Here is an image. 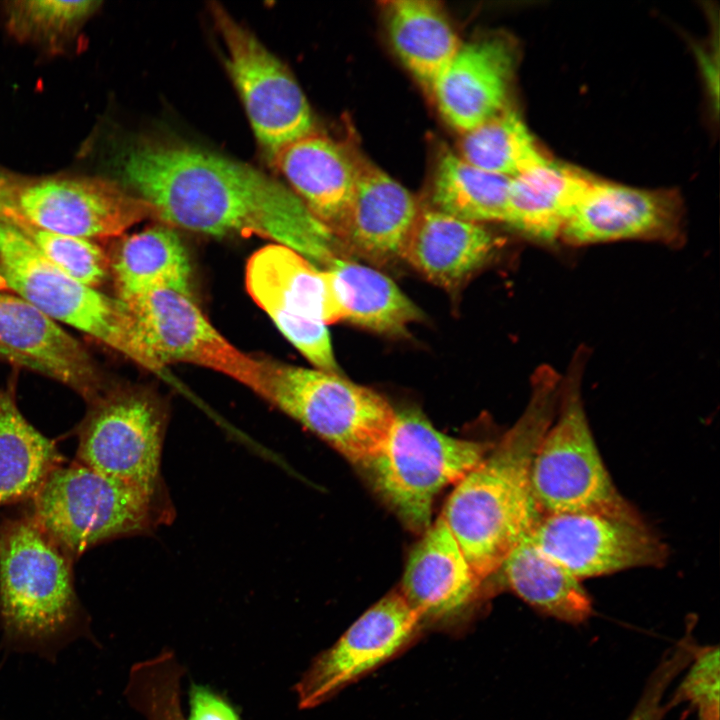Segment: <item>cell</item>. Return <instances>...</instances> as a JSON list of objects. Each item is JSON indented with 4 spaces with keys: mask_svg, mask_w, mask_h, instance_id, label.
<instances>
[{
    "mask_svg": "<svg viewBox=\"0 0 720 720\" xmlns=\"http://www.w3.org/2000/svg\"><path fill=\"white\" fill-rule=\"evenodd\" d=\"M121 174L169 225L214 236L255 234L323 269L346 255L291 189L245 163L189 145L148 142L126 153Z\"/></svg>",
    "mask_w": 720,
    "mask_h": 720,
    "instance_id": "6da1fadb",
    "label": "cell"
},
{
    "mask_svg": "<svg viewBox=\"0 0 720 720\" xmlns=\"http://www.w3.org/2000/svg\"><path fill=\"white\" fill-rule=\"evenodd\" d=\"M560 381L551 366L536 368L525 411L499 445L456 483L440 515L482 581L501 568L539 517L530 467L555 416Z\"/></svg>",
    "mask_w": 720,
    "mask_h": 720,
    "instance_id": "7a4b0ae2",
    "label": "cell"
},
{
    "mask_svg": "<svg viewBox=\"0 0 720 720\" xmlns=\"http://www.w3.org/2000/svg\"><path fill=\"white\" fill-rule=\"evenodd\" d=\"M73 560L24 512L0 521L3 645L46 659L88 632Z\"/></svg>",
    "mask_w": 720,
    "mask_h": 720,
    "instance_id": "3957f363",
    "label": "cell"
},
{
    "mask_svg": "<svg viewBox=\"0 0 720 720\" xmlns=\"http://www.w3.org/2000/svg\"><path fill=\"white\" fill-rule=\"evenodd\" d=\"M25 513L73 561L122 537L150 533L173 519L166 491L152 492L73 461L55 468Z\"/></svg>",
    "mask_w": 720,
    "mask_h": 720,
    "instance_id": "277c9868",
    "label": "cell"
},
{
    "mask_svg": "<svg viewBox=\"0 0 720 720\" xmlns=\"http://www.w3.org/2000/svg\"><path fill=\"white\" fill-rule=\"evenodd\" d=\"M588 354L580 347L561 376L555 416L532 458L530 491L539 516L630 507L605 467L584 409Z\"/></svg>",
    "mask_w": 720,
    "mask_h": 720,
    "instance_id": "5b68a950",
    "label": "cell"
},
{
    "mask_svg": "<svg viewBox=\"0 0 720 720\" xmlns=\"http://www.w3.org/2000/svg\"><path fill=\"white\" fill-rule=\"evenodd\" d=\"M0 278L8 288L55 321L65 323L162 374L147 351L127 304L89 287L52 264L0 214Z\"/></svg>",
    "mask_w": 720,
    "mask_h": 720,
    "instance_id": "8992f818",
    "label": "cell"
},
{
    "mask_svg": "<svg viewBox=\"0 0 720 720\" xmlns=\"http://www.w3.org/2000/svg\"><path fill=\"white\" fill-rule=\"evenodd\" d=\"M262 398L365 466L384 444L396 411L378 392L339 373L264 360Z\"/></svg>",
    "mask_w": 720,
    "mask_h": 720,
    "instance_id": "52a82bcc",
    "label": "cell"
},
{
    "mask_svg": "<svg viewBox=\"0 0 720 720\" xmlns=\"http://www.w3.org/2000/svg\"><path fill=\"white\" fill-rule=\"evenodd\" d=\"M487 445L437 430L416 409L396 411L378 453L364 467L377 492L410 528L431 525L433 503L488 453Z\"/></svg>",
    "mask_w": 720,
    "mask_h": 720,
    "instance_id": "ba28073f",
    "label": "cell"
},
{
    "mask_svg": "<svg viewBox=\"0 0 720 720\" xmlns=\"http://www.w3.org/2000/svg\"><path fill=\"white\" fill-rule=\"evenodd\" d=\"M246 286L257 305L315 368L340 372L327 325L343 321L344 313L329 270L287 246L270 244L249 258Z\"/></svg>",
    "mask_w": 720,
    "mask_h": 720,
    "instance_id": "9c48e42d",
    "label": "cell"
},
{
    "mask_svg": "<svg viewBox=\"0 0 720 720\" xmlns=\"http://www.w3.org/2000/svg\"><path fill=\"white\" fill-rule=\"evenodd\" d=\"M211 15L252 129L272 160L289 144L314 133L309 103L286 66L248 29L216 3Z\"/></svg>",
    "mask_w": 720,
    "mask_h": 720,
    "instance_id": "30bf717a",
    "label": "cell"
},
{
    "mask_svg": "<svg viewBox=\"0 0 720 720\" xmlns=\"http://www.w3.org/2000/svg\"><path fill=\"white\" fill-rule=\"evenodd\" d=\"M535 546L577 579L661 565L663 542L632 507L541 515L528 532Z\"/></svg>",
    "mask_w": 720,
    "mask_h": 720,
    "instance_id": "8fae6325",
    "label": "cell"
},
{
    "mask_svg": "<svg viewBox=\"0 0 720 720\" xmlns=\"http://www.w3.org/2000/svg\"><path fill=\"white\" fill-rule=\"evenodd\" d=\"M78 429L75 461L133 486L166 491L161 457L166 429L162 404L144 392L100 396Z\"/></svg>",
    "mask_w": 720,
    "mask_h": 720,
    "instance_id": "7c38bea8",
    "label": "cell"
},
{
    "mask_svg": "<svg viewBox=\"0 0 720 720\" xmlns=\"http://www.w3.org/2000/svg\"><path fill=\"white\" fill-rule=\"evenodd\" d=\"M141 339L161 367L191 363L220 372L259 396L264 389V359L240 351L209 322L192 294L154 290L129 301Z\"/></svg>",
    "mask_w": 720,
    "mask_h": 720,
    "instance_id": "4fadbf2b",
    "label": "cell"
},
{
    "mask_svg": "<svg viewBox=\"0 0 720 720\" xmlns=\"http://www.w3.org/2000/svg\"><path fill=\"white\" fill-rule=\"evenodd\" d=\"M4 216L80 238L114 237L154 217L148 203L100 178H47L7 182Z\"/></svg>",
    "mask_w": 720,
    "mask_h": 720,
    "instance_id": "5bb4252c",
    "label": "cell"
},
{
    "mask_svg": "<svg viewBox=\"0 0 720 720\" xmlns=\"http://www.w3.org/2000/svg\"><path fill=\"white\" fill-rule=\"evenodd\" d=\"M401 592L370 607L328 649L316 656L295 686L300 709L321 705L342 688L383 664L422 628Z\"/></svg>",
    "mask_w": 720,
    "mask_h": 720,
    "instance_id": "9a60e30c",
    "label": "cell"
},
{
    "mask_svg": "<svg viewBox=\"0 0 720 720\" xmlns=\"http://www.w3.org/2000/svg\"><path fill=\"white\" fill-rule=\"evenodd\" d=\"M685 210L679 192L641 189L596 178L564 226L569 247L638 240L678 248L685 241Z\"/></svg>",
    "mask_w": 720,
    "mask_h": 720,
    "instance_id": "2e32d148",
    "label": "cell"
},
{
    "mask_svg": "<svg viewBox=\"0 0 720 720\" xmlns=\"http://www.w3.org/2000/svg\"><path fill=\"white\" fill-rule=\"evenodd\" d=\"M517 62L504 35L462 43L431 91L444 120L463 134L506 109Z\"/></svg>",
    "mask_w": 720,
    "mask_h": 720,
    "instance_id": "e0dca14e",
    "label": "cell"
},
{
    "mask_svg": "<svg viewBox=\"0 0 720 720\" xmlns=\"http://www.w3.org/2000/svg\"><path fill=\"white\" fill-rule=\"evenodd\" d=\"M481 583L439 516L409 554L400 592L422 625L452 626L474 603Z\"/></svg>",
    "mask_w": 720,
    "mask_h": 720,
    "instance_id": "ac0fdd59",
    "label": "cell"
},
{
    "mask_svg": "<svg viewBox=\"0 0 720 720\" xmlns=\"http://www.w3.org/2000/svg\"><path fill=\"white\" fill-rule=\"evenodd\" d=\"M419 211L402 184L376 166L359 165L352 204L337 238L352 258L387 264L402 258Z\"/></svg>",
    "mask_w": 720,
    "mask_h": 720,
    "instance_id": "d6986e66",
    "label": "cell"
},
{
    "mask_svg": "<svg viewBox=\"0 0 720 720\" xmlns=\"http://www.w3.org/2000/svg\"><path fill=\"white\" fill-rule=\"evenodd\" d=\"M0 344L40 365L89 403L98 399L100 382L85 348L55 320L16 294L0 290Z\"/></svg>",
    "mask_w": 720,
    "mask_h": 720,
    "instance_id": "ffe728a7",
    "label": "cell"
},
{
    "mask_svg": "<svg viewBox=\"0 0 720 720\" xmlns=\"http://www.w3.org/2000/svg\"><path fill=\"white\" fill-rule=\"evenodd\" d=\"M272 162L308 210L337 237L352 204L360 164L343 145L315 133L283 148Z\"/></svg>",
    "mask_w": 720,
    "mask_h": 720,
    "instance_id": "44dd1931",
    "label": "cell"
},
{
    "mask_svg": "<svg viewBox=\"0 0 720 720\" xmlns=\"http://www.w3.org/2000/svg\"><path fill=\"white\" fill-rule=\"evenodd\" d=\"M502 244L484 224L420 208L402 258L430 282L452 290L486 265Z\"/></svg>",
    "mask_w": 720,
    "mask_h": 720,
    "instance_id": "7402d4cb",
    "label": "cell"
},
{
    "mask_svg": "<svg viewBox=\"0 0 720 720\" xmlns=\"http://www.w3.org/2000/svg\"><path fill=\"white\" fill-rule=\"evenodd\" d=\"M596 177L548 156L511 178L504 224L526 240L553 248Z\"/></svg>",
    "mask_w": 720,
    "mask_h": 720,
    "instance_id": "603a6c76",
    "label": "cell"
},
{
    "mask_svg": "<svg viewBox=\"0 0 720 720\" xmlns=\"http://www.w3.org/2000/svg\"><path fill=\"white\" fill-rule=\"evenodd\" d=\"M383 9L394 51L431 92L463 42L437 2L392 0L386 1Z\"/></svg>",
    "mask_w": 720,
    "mask_h": 720,
    "instance_id": "cb8c5ba5",
    "label": "cell"
},
{
    "mask_svg": "<svg viewBox=\"0 0 720 720\" xmlns=\"http://www.w3.org/2000/svg\"><path fill=\"white\" fill-rule=\"evenodd\" d=\"M528 532L501 565L506 583L542 614L569 624L586 621L593 606L581 580L539 550Z\"/></svg>",
    "mask_w": 720,
    "mask_h": 720,
    "instance_id": "d4e9b609",
    "label": "cell"
},
{
    "mask_svg": "<svg viewBox=\"0 0 720 720\" xmlns=\"http://www.w3.org/2000/svg\"><path fill=\"white\" fill-rule=\"evenodd\" d=\"M62 464L55 441L21 413L14 389L0 386V509L28 501Z\"/></svg>",
    "mask_w": 720,
    "mask_h": 720,
    "instance_id": "484cf974",
    "label": "cell"
},
{
    "mask_svg": "<svg viewBox=\"0 0 720 720\" xmlns=\"http://www.w3.org/2000/svg\"><path fill=\"white\" fill-rule=\"evenodd\" d=\"M111 267L117 298L122 301L159 289L191 294L186 249L168 226H153L127 236L116 250Z\"/></svg>",
    "mask_w": 720,
    "mask_h": 720,
    "instance_id": "4316f807",
    "label": "cell"
},
{
    "mask_svg": "<svg viewBox=\"0 0 720 720\" xmlns=\"http://www.w3.org/2000/svg\"><path fill=\"white\" fill-rule=\"evenodd\" d=\"M326 270L335 280L344 320L387 336H402L420 320L418 307L385 274L344 256Z\"/></svg>",
    "mask_w": 720,
    "mask_h": 720,
    "instance_id": "83f0119b",
    "label": "cell"
},
{
    "mask_svg": "<svg viewBox=\"0 0 720 720\" xmlns=\"http://www.w3.org/2000/svg\"><path fill=\"white\" fill-rule=\"evenodd\" d=\"M510 182L511 178L481 170L448 151L437 163L432 208L470 222L503 223Z\"/></svg>",
    "mask_w": 720,
    "mask_h": 720,
    "instance_id": "f1b7e54d",
    "label": "cell"
},
{
    "mask_svg": "<svg viewBox=\"0 0 720 720\" xmlns=\"http://www.w3.org/2000/svg\"><path fill=\"white\" fill-rule=\"evenodd\" d=\"M459 156L486 172L514 178L550 156L518 112H502L462 134Z\"/></svg>",
    "mask_w": 720,
    "mask_h": 720,
    "instance_id": "f546056e",
    "label": "cell"
},
{
    "mask_svg": "<svg viewBox=\"0 0 720 720\" xmlns=\"http://www.w3.org/2000/svg\"><path fill=\"white\" fill-rule=\"evenodd\" d=\"M99 1L19 0L7 4L9 32L18 40L56 43L75 32Z\"/></svg>",
    "mask_w": 720,
    "mask_h": 720,
    "instance_id": "4dcf8cb0",
    "label": "cell"
},
{
    "mask_svg": "<svg viewBox=\"0 0 720 720\" xmlns=\"http://www.w3.org/2000/svg\"><path fill=\"white\" fill-rule=\"evenodd\" d=\"M9 218L42 255L73 279L96 288L106 278L109 260L90 239L49 232L15 217Z\"/></svg>",
    "mask_w": 720,
    "mask_h": 720,
    "instance_id": "1f68e13d",
    "label": "cell"
},
{
    "mask_svg": "<svg viewBox=\"0 0 720 720\" xmlns=\"http://www.w3.org/2000/svg\"><path fill=\"white\" fill-rule=\"evenodd\" d=\"M719 658L718 645L698 646L669 701L671 707L686 702L696 712L697 720H719Z\"/></svg>",
    "mask_w": 720,
    "mask_h": 720,
    "instance_id": "d6a6232c",
    "label": "cell"
},
{
    "mask_svg": "<svg viewBox=\"0 0 720 720\" xmlns=\"http://www.w3.org/2000/svg\"><path fill=\"white\" fill-rule=\"evenodd\" d=\"M189 707L187 720H240L223 697L202 685L191 686Z\"/></svg>",
    "mask_w": 720,
    "mask_h": 720,
    "instance_id": "836d02e7",
    "label": "cell"
},
{
    "mask_svg": "<svg viewBox=\"0 0 720 720\" xmlns=\"http://www.w3.org/2000/svg\"><path fill=\"white\" fill-rule=\"evenodd\" d=\"M0 361H4L11 365H15L17 367H23V368L46 375L44 369L40 365H38L37 363L30 360L29 358H27L23 355H20L19 353L1 345V344H0Z\"/></svg>",
    "mask_w": 720,
    "mask_h": 720,
    "instance_id": "e575fe53",
    "label": "cell"
},
{
    "mask_svg": "<svg viewBox=\"0 0 720 720\" xmlns=\"http://www.w3.org/2000/svg\"><path fill=\"white\" fill-rule=\"evenodd\" d=\"M627 720H659L654 708L646 704H638L633 709Z\"/></svg>",
    "mask_w": 720,
    "mask_h": 720,
    "instance_id": "d590c367",
    "label": "cell"
},
{
    "mask_svg": "<svg viewBox=\"0 0 720 720\" xmlns=\"http://www.w3.org/2000/svg\"><path fill=\"white\" fill-rule=\"evenodd\" d=\"M7 180L0 177V214L4 212L6 202Z\"/></svg>",
    "mask_w": 720,
    "mask_h": 720,
    "instance_id": "8d00e7d4",
    "label": "cell"
},
{
    "mask_svg": "<svg viewBox=\"0 0 720 720\" xmlns=\"http://www.w3.org/2000/svg\"><path fill=\"white\" fill-rule=\"evenodd\" d=\"M0 290H3V289H2L1 278H0Z\"/></svg>",
    "mask_w": 720,
    "mask_h": 720,
    "instance_id": "74e56055",
    "label": "cell"
}]
</instances>
